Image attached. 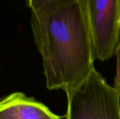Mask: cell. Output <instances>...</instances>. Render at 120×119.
Listing matches in <instances>:
<instances>
[{"instance_id": "277c9868", "label": "cell", "mask_w": 120, "mask_h": 119, "mask_svg": "<svg viewBox=\"0 0 120 119\" xmlns=\"http://www.w3.org/2000/svg\"><path fill=\"white\" fill-rule=\"evenodd\" d=\"M0 119H62L47 106L22 92L1 99Z\"/></svg>"}, {"instance_id": "3957f363", "label": "cell", "mask_w": 120, "mask_h": 119, "mask_svg": "<svg viewBox=\"0 0 120 119\" xmlns=\"http://www.w3.org/2000/svg\"><path fill=\"white\" fill-rule=\"evenodd\" d=\"M78 2L91 34L95 60L110 59L120 44V0Z\"/></svg>"}, {"instance_id": "8992f818", "label": "cell", "mask_w": 120, "mask_h": 119, "mask_svg": "<svg viewBox=\"0 0 120 119\" xmlns=\"http://www.w3.org/2000/svg\"><path fill=\"white\" fill-rule=\"evenodd\" d=\"M116 72L114 80V88L120 99V44L116 52Z\"/></svg>"}, {"instance_id": "7a4b0ae2", "label": "cell", "mask_w": 120, "mask_h": 119, "mask_svg": "<svg viewBox=\"0 0 120 119\" xmlns=\"http://www.w3.org/2000/svg\"><path fill=\"white\" fill-rule=\"evenodd\" d=\"M66 96V119H120V97L96 68Z\"/></svg>"}, {"instance_id": "5b68a950", "label": "cell", "mask_w": 120, "mask_h": 119, "mask_svg": "<svg viewBox=\"0 0 120 119\" xmlns=\"http://www.w3.org/2000/svg\"><path fill=\"white\" fill-rule=\"evenodd\" d=\"M77 2H78V0H25V5L30 9L31 13H37Z\"/></svg>"}, {"instance_id": "6da1fadb", "label": "cell", "mask_w": 120, "mask_h": 119, "mask_svg": "<svg viewBox=\"0 0 120 119\" xmlns=\"http://www.w3.org/2000/svg\"><path fill=\"white\" fill-rule=\"evenodd\" d=\"M30 26L46 88L69 93L95 68L91 34L79 2L31 13Z\"/></svg>"}]
</instances>
